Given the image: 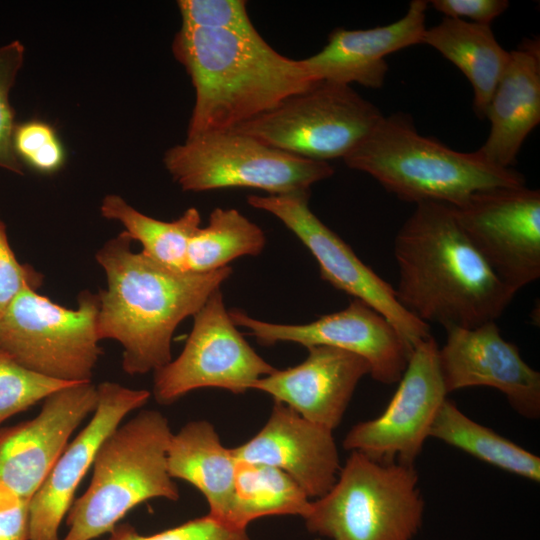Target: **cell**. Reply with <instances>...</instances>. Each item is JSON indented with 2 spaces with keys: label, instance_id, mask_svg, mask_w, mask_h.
I'll list each match as a JSON object with an SVG mask.
<instances>
[{
  "label": "cell",
  "instance_id": "cell-2",
  "mask_svg": "<svg viewBox=\"0 0 540 540\" xmlns=\"http://www.w3.org/2000/svg\"><path fill=\"white\" fill-rule=\"evenodd\" d=\"M123 231L96 253L106 275L99 299L98 334L123 348L122 368L129 375L156 371L172 360L177 326L193 316L226 281L232 269L181 272L131 249Z\"/></svg>",
  "mask_w": 540,
  "mask_h": 540
},
{
  "label": "cell",
  "instance_id": "cell-33",
  "mask_svg": "<svg viewBox=\"0 0 540 540\" xmlns=\"http://www.w3.org/2000/svg\"><path fill=\"white\" fill-rule=\"evenodd\" d=\"M42 283V274L16 258L0 218V316L19 292L25 288L37 290Z\"/></svg>",
  "mask_w": 540,
  "mask_h": 540
},
{
  "label": "cell",
  "instance_id": "cell-31",
  "mask_svg": "<svg viewBox=\"0 0 540 540\" xmlns=\"http://www.w3.org/2000/svg\"><path fill=\"white\" fill-rule=\"evenodd\" d=\"M181 25L239 33L257 32L243 0H180Z\"/></svg>",
  "mask_w": 540,
  "mask_h": 540
},
{
  "label": "cell",
  "instance_id": "cell-12",
  "mask_svg": "<svg viewBox=\"0 0 540 540\" xmlns=\"http://www.w3.org/2000/svg\"><path fill=\"white\" fill-rule=\"evenodd\" d=\"M451 208L463 231L512 294L539 279L538 189L525 185L491 188L475 192Z\"/></svg>",
  "mask_w": 540,
  "mask_h": 540
},
{
  "label": "cell",
  "instance_id": "cell-13",
  "mask_svg": "<svg viewBox=\"0 0 540 540\" xmlns=\"http://www.w3.org/2000/svg\"><path fill=\"white\" fill-rule=\"evenodd\" d=\"M438 351L432 335L414 347L386 409L349 430L343 440L346 450L360 452L380 463L414 465L448 395Z\"/></svg>",
  "mask_w": 540,
  "mask_h": 540
},
{
  "label": "cell",
  "instance_id": "cell-29",
  "mask_svg": "<svg viewBox=\"0 0 540 540\" xmlns=\"http://www.w3.org/2000/svg\"><path fill=\"white\" fill-rule=\"evenodd\" d=\"M25 55L23 44L12 41L0 46V168L23 173V165L13 147L15 114L10 104L9 94Z\"/></svg>",
  "mask_w": 540,
  "mask_h": 540
},
{
  "label": "cell",
  "instance_id": "cell-21",
  "mask_svg": "<svg viewBox=\"0 0 540 540\" xmlns=\"http://www.w3.org/2000/svg\"><path fill=\"white\" fill-rule=\"evenodd\" d=\"M485 117L491 123L490 133L477 151L491 163L511 168L523 142L540 122L538 39H525L510 51Z\"/></svg>",
  "mask_w": 540,
  "mask_h": 540
},
{
  "label": "cell",
  "instance_id": "cell-15",
  "mask_svg": "<svg viewBox=\"0 0 540 540\" xmlns=\"http://www.w3.org/2000/svg\"><path fill=\"white\" fill-rule=\"evenodd\" d=\"M36 417L0 429V484L30 501L68 441L94 412L97 386L71 383L43 400Z\"/></svg>",
  "mask_w": 540,
  "mask_h": 540
},
{
  "label": "cell",
  "instance_id": "cell-1",
  "mask_svg": "<svg viewBox=\"0 0 540 540\" xmlns=\"http://www.w3.org/2000/svg\"><path fill=\"white\" fill-rule=\"evenodd\" d=\"M396 296L419 320L474 328L496 322L514 294L492 271L450 205L422 202L394 240Z\"/></svg>",
  "mask_w": 540,
  "mask_h": 540
},
{
  "label": "cell",
  "instance_id": "cell-30",
  "mask_svg": "<svg viewBox=\"0 0 540 540\" xmlns=\"http://www.w3.org/2000/svg\"><path fill=\"white\" fill-rule=\"evenodd\" d=\"M13 147L21 162L34 170L50 174L58 171L65 152L54 128L40 120H29L15 126Z\"/></svg>",
  "mask_w": 540,
  "mask_h": 540
},
{
  "label": "cell",
  "instance_id": "cell-8",
  "mask_svg": "<svg viewBox=\"0 0 540 540\" xmlns=\"http://www.w3.org/2000/svg\"><path fill=\"white\" fill-rule=\"evenodd\" d=\"M98 312V295L89 291L66 308L25 288L0 316V350L43 376L90 382L101 354Z\"/></svg>",
  "mask_w": 540,
  "mask_h": 540
},
{
  "label": "cell",
  "instance_id": "cell-36",
  "mask_svg": "<svg viewBox=\"0 0 540 540\" xmlns=\"http://www.w3.org/2000/svg\"><path fill=\"white\" fill-rule=\"evenodd\" d=\"M108 540V539H107Z\"/></svg>",
  "mask_w": 540,
  "mask_h": 540
},
{
  "label": "cell",
  "instance_id": "cell-19",
  "mask_svg": "<svg viewBox=\"0 0 540 540\" xmlns=\"http://www.w3.org/2000/svg\"><path fill=\"white\" fill-rule=\"evenodd\" d=\"M307 358L275 370L253 383L305 419L334 430L340 423L359 381L370 374L361 356L330 346L309 347Z\"/></svg>",
  "mask_w": 540,
  "mask_h": 540
},
{
  "label": "cell",
  "instance_id": "cell-16",
  "mask_svg": "<svg viewBox=\"0 0 540 540\" xmlns=\"http://www.w3.org/2000/svg\"><path fill=\"white\" fill-rule=\"evenodd\" d=\"M98 401L93 416L67 444L28 505V540H61L59 527L69 511L75 492L105 438L130 412L144 406L151 393L105 381L97 385Z\"/></svg>",
  "mask_w": 540,
  "mask_h": 540
},
{
  "label": "cell",
  "instance_id": "cell-24",
  "mask_svg": "<svg viewBox=\"0 0 540 540\" xmlns=\"http://www.w3.org/2000/svg\"><path fill=\"white\" fill-rule=\"evenodd\" d=\"M310 503L303 489L284 471L265 464L238 462L225 524L246 529L250 522L261 517H303Z\"/></svg>",
  "mask_w": 540,
  "mask_h": 540
},
{
  "label": "cell",
  "instance_id": "cell-26",
  "mask_svg": "<svg viewBox=\"0 0 540 540\" xmlns=\"http://www.w3.org/2000/svg\"><path fill=\"white\" fill-rule=\"evenodd\" d=\"M100 212L104 218L119 222L131 240L142 245L144 255L170 269L189 272L188 245L201 223L196 208H188L167 222L141 213L119 195L109 194L102 200Z\"/></svg>",
  "mask_w": 540,
  "mask_h": 540
},
{
  "label": "cell",
  "instance_id": "cell-7",
  "mask_svg": "<svg viewBox=\"0 0 540 540\" xmlns=\"http://www.w3.org/2000/svg\"><path fill=\"white\" fill-rule=\"evenodd\" d=\"M163 163L184 191L252 188L270 195L310 191L331 177L327 162L294 155L233 130L186 138L169 148Z\"/></svg>",
  "mask_w": 540,
  "mask_h": 540
},
{
  "label": "cell",
  "instance_id": "cell-27",
  "mask_svg": "<svg viewBox=\"0 0 540 540\" xmlns=\"http://www.w3.org/2000/svg\"><path fill=\"white\" fill-rule=\"evenodd\" d=\"M263 230L238 210L215 208L206 227L189 241L187 270L207 273L228 266L241 256H256L265 246Z\"/></svg>",
  "mask_w": 540,
  "mask_h": 540
},
{
  "label": "cell",
  "instance_id": "cell-25",
  "mask_svg": "<svg viewBox=\"0 0 540 540\" xmlns=\"http://www.w3.org/2000/svg\"><path fill=\"white\" fill-rule=\"evenodd\" d=\"M434 437L471 456L526 479L540 481V458L466 416L446 399L430 429Z\"/></svg>",
  "mask_w": 540,
  "mask_h": 540
},
{
  "label": "cell",
  "instance_id": "cell-18",
  "mask_svg": "<svg viewBox=\"0 0 540 540\" xmlns=\"http://www.w3.org/2000/svg\"><path fill=\"white\" fill-rule=\"evenodd\" d=\"M333 430L311 422L274 401L262 429L231 448L237 462L265 464L288 474L310 497L326 494L337 480L340 461Z\"/></svg>",
  "mask_w": 540,
  "mask_h": 540
},
{
  "label": "cell",
  "instance_id": "cell-9",
  "mask_svg": "<svg viewBox=\"0 0 540 540\" xmlns=\"http://www.w3.org/2000/svg\"><path fill=\"white\" fill-rule=\"evenodd\" d=\"M380 110L351 86L321 81L231 130L304 158H344L375 128Z\"/></svg>",
  "mask_w": 540,
  "mask_h": 540
},
{
  "label": "cell",
  "instance_id": "cell-32",
  "mask_svg": "<svg viewBox=\"0 0 540 540\" xmlns=\"http://www.w3.org/2000/svg\"><path fill=\"white\" fill-rule=\"evenodd\" d=\"M108 540H251L246 529H236L209 514L152 535L139 534L130 524L117 525Z\"/></svg>",
  "mask_w": 540,
  "mask_h": 540
},
{
  "label": "cell",
  "instance_id": "cell-3",
  "mask_svg": "<svg viewBox=\"0 0 540 540\" xmlns=\"http://www.w3.org/2000/svg\"><path fill=\"white\" fill-rule=\"evenodd\" d=\"M172 52L195 90L187 138L231 130L318 83L303 59L280 54L258 31L181 25Z\"/></svg>",
  "mask_w": 540,
  "mask_h": 540
},
{
  "label": "cell",
  "instance_id": "cell-23",
  "mask_svg": "<svg viewBox=\"0 0 540 540\" xmlns=\"http://www.w3.org/2000/svg\"><path fill=\"white\" fill-rule=\"evenodd\" d=\"M422 44L433 47L467 77L473 89V109L484 118L510 59V52L498 43L490 25L445 17L426 28Z\"/></svg>",
  "mask_w": 540,
  "mask_h": 540
},
{
  "label": "cell",
  "instance_id": "cell-20",
  "mask_svg": "<svg viewBox=\"0 0 540 540\" xmlns=\"http://www.w3.org/2000/svg\"><path fill=\"white\" fill-rule=\"evenodd\" d=\"M428 1L413 0L397 21L369 29L335 28L327 44L313 56L303 59L317 82L368 88L383 86L388 71L385 57L403 48L422 44L426 30Z\"/></svg>",
  "mask_w": 540,
  "mask_h": 540
},
{
  "label": "cell",
  "instance_id": "cell-6",
  "mask_svg": "<svg viewBox=\"0 0 540 540\" xmlns=\"http://www.w3.org/2000/svg\"><path fill=\"white\" fill-rule=\"evenodd\" d=\"M414 465L380 463L352 451L334 485L302 517L328 540H412L425 503Z\"/></svg>",
  "mask_w": 540,
  "mask_h": 540
},
{
  "label": "cell",
  "instance_id": "cell-10",
  "mask_svg": "<svg viewBox=\"0 0 540 540\" xmlns=\"http://www.w3.org/2000/svg\"><path fill=\"white\" fill-rule=\"evenodd\" d=\"M193 318L192 330L180 355L154 371L153 395L159 404L170 405L205 387L244 393L258 379L276 370L238 331L220 288Z\"/></svg>",
  "mask_w": 540,
  "mask_h": 540
},
{
  "label": "cell",
  "instance_id": "cell-17",
  "mask_svg": "<svg viewBox=\"0 0 540 540\" xmlns=\"http://www.w3.org/2000/svg\"><path fill=\"white\" fill-rule=\"evenodd\" d=\"M438 360L447 394L486 386L499 390L527 419L540 416V373L521 357L518 347L502 338L496 322L474 328L446 329Z\"/></svg>",
  "mask_w": 540,
  "mask_h": 540
},
{
  "label": "cell",
  "instance_id": "cell-22",
  "mask_svg": "<svg viewBox=\"0 0 540 540\" xmlns=\"http://www.w3.org/2000/svg\"><path fill=\"white\" fill-rule=\"evenodd\" d=\"M237 464L232 450L223 446L214 426L206 420L188 422L171 436L167 451L170 476L198 489L209 505L208 514L224 524L234 494Z\"/></svg>",
  "mask_w": 540,
  "mask_h": 540
},
{
  "label": "cell",
  "instance_id": "cell-4",
  "mask_svg": "<svg viewBox=\"0 0 540 540\" xmlns=\"http://www.w3.org/2000/svg\"><path fill=\"white\" fill-rule=\"evenodd\" d=\"M343 160L401 200L416 204L455 206L478 191L525 185L520 172L491 163L477 150L459 152L422 136L402 112L383 116Z\"/></svg>",
  "mask_w": 540,
  "mask_h": 540
},
{
  "label": "cell",
  "instance_id": "cell-28",
  "mask_svg": "<svg viewBox=\"0 0 540 540\" xmlns=\"http://www.w3.org/2000/svg\"><path fill=\"white\" fill-rule=\"evenodd\" d=\"M69 384L29 370L0 350V425Z\"/></svg>",
  "mask_w": 540,
  "mask_h": 540
},
{
  "label": "cell",
  "instance_id": "cell-14",
  "mask_svg": "<svg viewBox=\"0 0 540 540\" xmlns=\"http://www.w3.org/2000/svg\"><path fill=\"white\" fill-rule=\"evenodd\" d=\"M229 315L237 327L247 329L262 345L294 342L307 348L330 346L357 354L368 362L372 378L386 385L399 382L411 354L385 317L354 298L346 308L307 324L270 323L239 309L229 310Z\"/></svg>",
  "mask_w": 540,
  "mask_h": 540
},
{
  "label": "cell",
  "instance_id": "cell-35",
  "mask_svg": "<svg viewBox=\"0 0 540 540\" xmlns=\"http://www.w3.org/2000/svg\"><path fill=\"white\" fill-rule=\"evenodd\" d=\"M28 505L0 484V540H28Z\"/></svg>",
  "mask_w": 540,
  "mask_h": 540
},
{
  "label": "cell",
  "instance_id": "cell-5",
  "mask_svg": "<svg viewBox=\"0 0 540 540\" xmlns=\"http://www.w3.org/2000/svg\"><path fill=\"white\" fill-rule=\"evenodd\" d=\"M172 434L157 410H142L113 430L96 453L87 490L66 514L69 530L61 540H94L147 500H178L167 465Z\"/></svg>",
  "mask_w": 540,
  "mask_h": 540
},
{
  "label": "cell",
  "instance_id": "cell-34",
  "mask_svg": "<svg viewBox=\"0 0 540 540\" xmlns=\"http://www.w3.org/2000/svg\"><path fill=\"white\" fill-rule=\"evenodd\" d=\"M428 3L447 18H467L481 25H490L509 7L506 0H432Z\"/></svg>",
  "mask_w": 540,
  "mask_h": 540
},
{
  "label": "cell",
  "instance_id": "cell-11",
  "mask_svg": "<svg viewBox=\"0 0 540 540\" xmlns=\"http://www.w3.org/2000/svg\"><path fill=\"white\" fill-rule=\"evenodd\" d=\"M310 191L283 195H250V206L277 217L315 257L320 276L385 317L409 351L431 336L430 327L406 310L395 289L364 264L351 247L309 208Z\"/></svg>",
  "mask_w": 540,
  "mask_h": 540
}]
</instances>
